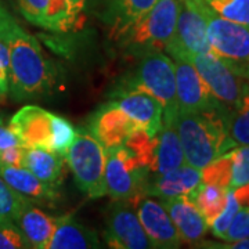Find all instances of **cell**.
<instances>
[{
  "label": "cell",
  "mask_w": 249,
  "mask_h": 249,
  "mask_svg": "<svg viewBox=\"0 0 249 249\" xmlns=\"http://www.w3.org/2000/svg\"><path fill=\"white\" fill-rule=\"evenodd\" d=\"M19 13L31 24L37 27H45L46 13L50 0H16Z\"/></svg>",
  "instance_id": "obj_33"
},
{
  "label": "cell",
  "mask_w": 249,
  "mask_h": 249,
  "mask_svg": "<svg viewBox=\"0 0 249 249\" xmlns=\"http://www.w3.org/2000/svg\"><path fill=\"white\" fill-rule=\"evenodd\" d=\"M234 196L237 198L240 206H249V183L238 188H234Z\"/></svg>",
  "instance_id": "obj_39"
},
{
  "label": "cell",
  "mask_w": 249,
  "mask_h": 249,
  "mask_svg": "<svg viewBox=\"0 0 249 249\" xmlns=\"http://www.w3.org/2000/svg\"><path fill=\"white\" fill-rule=\"evenodd\" d=\"M160 202L169 213L181 241L187 244H199L202 241L209 226L206 224L196 205L187 196L165 198L160 199Z\"/></svg>",
  "instance_id": "obj_17"
},
{
  "label": "cell",
  "mask_w": 249,
  "mask_h": 249,
  "mask_svg": "<svg viewBox=\"0 0 249 249\" xmlns=\"http://www.w3.org/2000/svg\"><path fill=\"white\" fill-rule=\"evenodd\" d=\"M133 208L132 202L115 199L108 206L104 231V240L108 247L116 249L154 248Z\"/></svg>",
  "instance_id": "obj_8"
},
{
  "label": "cell",
  "mask_w": 249,
  "mask_h": 249,
  "mask_svg": "<svg viewBox=\"0 0 249 249\" xmlns=\"http://www.w3.org/2000/svg\"><path fill=\"white\" fill-rule=\"evenodd\" d=\"M227 191L229 188H222V187L202 183L194 191V194L188 198L196 205V209L202 214V217L209 227L217 219V216L223 212L227 202Z\"/></svg>",
  "instance_id": "obj_25"
},
{
  "label": "cell",
  "mask_w": 249,
  "mask_h": 249,
  "mask_svg": "<svg viewBox=\"0 0 249 249\" xmlns=\"http://www.w3.org/2000/svg\"><path fill=\"white\" fill-rule=\"evenodd\" d=\"M124 89H142L152 94L163 107V119L175 118L178 114L175 62L162 52L142 54L137 70Z\"/></svg>",
  "instance_id": "obj_5"
},
{
  "label": "cell",
  "mask_w": 249,
  "mask_h": 249,
  "mask_svg": "<svg viewBox=\"0 0 249 249\" xmlns=\"http://www.w3.org/2000/svg\"><path fill=\"white\" fill-rule=\"evenodd\" d=\"M184 163L186 160L176 129V116L163 119L162 127L155 136V147L150 172L158 176L176 169Z\"/></svg>",
  "instance_id": "obj_18"
},
{
  "label": "cell",
  "mask_w": 249,
  "mask_h": 249,
  "mask_svg": "<svg viewBox=\"0 0 249 249\" xmlns=\"http://www.w3.org/2000/svg\"><path fill=\"white\" fill-rule=\"evenodd\" d=\"M22 168H27L54 190H58L64 180V158L57 152L43 148H25Z\"/></svg>",
  "instance_id": "obj_23"
},
{
  "label": "cell",
  "mask_w": 249,
  "mask_h": 249,
  "mask_svg": "<svg viewBox=\"0 0 249 249\" xmlns=\"http://www.w3.org/2000/svg\"><path fill=\"white\" fill-rule=\"evenodd\" d=\"M10 90L9 67L0 64V97H4Z\"/></svg>",
  "instance_id": "obj_38"
},
{
  "label": "cell",
  "mask_w": 249,
  "mask_h": 249,
  "mask_svg": "<svg viewBox=\"0 0 249 249\" xmlns=\"http://www.w3.org/2000/svg\"><path fill=\"white\" fill-rule=\"evenodd\" d=\"M227 106L205 111H178L176 129L187 165L202 169L234 148L229 136Z\"/></svg>",
  "instance_id": "obj_1"
},
{
  "label": "cell",
  "mask_w": 249,
  "mask_h": 249,
  "mask_svg": "<svg viewBox=\"0 0 249 249\" xmlns=\"http://www.w3.org/2000/svg\"><path fill=\"white\" fill-rule=\"evenodd\" d=\"M64 157L67 158L75 183L80 191L94 199L107 196V152L89 130H76L75 140Z\"/></svg>",
  "instance_id": "obj_3"
},
{
  "label": "cell",
  "mask_w": 249,
  "mask_h": 249,
  "mask_svg": "<svg viewBox=\"0 0 249 249\" xmlns=\"http://www.w3.org/2000/svg\"><path fill=\"white\" fill-rule=\"evenodd\" d=\"M31 248L18 226L11 220L0 219V249Z\"/></svg>",
  "instance_id": "obj_32"
},
{
  "label": "cell",
  "mask_w": 249,
  "mask_h": 249,
  "mask_svg": "<svg viewBox=\"0 0 249 249\" xmlns=\"http://www.w3.org/2000/svg\"><path fill=\"white\" fill-rule=\"evenodd\" d=\"M202 184V172L191 165H181L176 169L158 175L152 180H147L145 196H158L160 199L190 196Z\"/></svg>",
  "instance_id": "obj_16"
},
{
  "label": "cell",
  "mask_w": 249,
  "mask_h": 249,
  "mask_svg": "<svg viewBox=\"0 0 249 249\" xmlns=\"http://www.w3.org/2000/svg\"><path fill=\"white\" fill-rule=\"evenodd\" d=\"M206 3L178 0L176 39L190 54H213L206 35Z\"/></svg>",
  "instance_id": "obj_10"
},
{
  "label": "cell",
  "mask_w": 249,
  "mask_h": 249,
  "mask_svg": "<svg viewBox=\"0 0 249 249\" xmlns=\"http://www.w3.org/2000/svg\"><path fill=\"white\" fill-rule=\"evenodd\" d=\"M240 208V204H238L237 198L234 196V191H232L231 188H229L226 206H224L222 213L217 216V219L211 224V229H212V232H213L214 237H217L220 240L224 238V235H226V232L229 230V227L231 224L234 216L238 212Z\"/></svg>",
  "instance_id": "obj_31"
},
{
  "label": "cell",
  "mask_w": 249,
  "mask_h": 249,
  "mask_svg": "<svg viewBox=\"0 0 249 249\" xmlns=\"http://www.w3.org/2000/svg\"><path fill=\"white\" fill-rule=\"evenodd\" d=\"M178 0H157L124 36L126 45L136 52H162L176 36Z\"/></svg>",
  "instance_id": "obj_6"
},
{
  "label": "cell",
  "mask_w": 249,
  "mask_h": 249,
  "mask_svg": "<svg viewBox=\"0 0 249 249\" xmlns=\"http://www.w3.org/2000/svg\"><path fill=\"white\" fill-rule=\"evenodd\" d=\"M52 116L37 106H25L10 119L9 127L22 147L52 151Z\"/></svg>",
  "instance_id": "obj_12"
},
{
  "label": "cell",
  "mask_w": 249,
  "mask_h": 249,
  "mask_svg": "<svg viewBox=\"0 0 249 249\" xmlns=\"http://www.w3.org/2000/svg\"><path fill=\"white\" fill-rule=\"evenodd\" d=\"M0 64L4 65V67H9L10 65L9 46H7V43L3 39H0Z\"/></svg>",
  "instance_id": "obj_40"
},
{
  "label": "cell",
  "mask_w": 249,
  "mask_h": 249,
  "mask_svg": "<svg viewBox=\"0 0 249 249\" xmlns=\"http://www.w3.org/2000/svg\"><path fill=\"white\" fill-rule=\"evenodd\" d=\"M190 62L196 67L214 97L231 108L240 96L242 82L213 54H190Z\"/></svg>",
  "instance_id": "obj_11"
},
{
  "label": "cell",
  "mask_w": 249,
  "mask_h": 249,
  "mask_svg": "<svg viewBox=\"0 0 249 249\" xmlns=\"http://www.w3.org/2000/svg\"><path fill=\"white\" fill-rule=\"evenodd\" d=\"M134 206H137V216L154 248L175 249L180 247L181 238L178 229L160 201L144 196Z\"/></svg>",
  "instance_id": "obj_13"
},
{
  "label": "cell",
  "mask_w": 249,
  "mask_h": 249,
  "mask_svg": "<svg viewBox=\"0 0 249 249\" xmlns=\"http://www.w3.org/2000/svg\"><path fill=\"white\" fill-rule=\"evenodd\" d=\"M202 172V183L212 184V186L230 188L232 173V155L231 151L226 152L217 157L211 163H208Z\"/></svg>",
  "instance_id": "obj_26"
},
{
  "label": "cell",
  "mask_w": 249,
  "mask_h": 249,
  "mask_svg": "<svg viewBox=\"0 0 249 249\" xmlns=\"http://www.w3.org/2000/svg\"><path fill=\"white\" fill-rule=\"evenodd\" d=\"M0 178L11 188L27 196L29 201H37L45 205H52L58 201V190L45 184L27 168L0 165Z\"/></svg>",
  "instance_id": "obj_20"
},
{
  "label": "cell",
  "mask_w": 249,
  "mask_h": 249,
  "mask_svg": "<svg viewBox=\"0 0 249 249\" xmlns=\"http://www.w3.org/2000/svg\"><path fill=\"white\" fill-rule=\"evenodd\" d=\"M29 201L27 196L19 194L0 178V219L16 222L17 216L22 208L28 205Z\"/></svg>",
  "instance_id": "obj_28"
},
{
  "label": "cell",
  "mask_w": 249,
  "mask_h": 249,
  "mask_svg": "<svg viewBox=\"0 0 249 249\" xmlns=\"http://www.w3.org/2000/svg\"><path fill=\"white\" fill-rule=\"evenodd\" d=\"M134 124L157 136L163 124V107L148 91L142 89H121L112 100Z\"/></svg>",
  "instance_id": "obj_14"
},
{
  "label": "cell",
  "mask_w": 249,
  "mask_h": 249,
  "mask_svg": "<svg viewBox=\"0 0 249 249\" xmlns=\"http://www.w3.org/2000/svg\"><path fill=\"white\" fill-rule=\"evenodd\" d=\"M17 27L18 24L14 21V18L10 16L6 9H3L0 6V39H3L6 42V39L9 37L10 34Z\"/></svg>",
  "instance_id": "obj_35"
},
{
  "label": "cell",
  "mask_w": 249,
  "mask_h": 249,
  "mask_svg": "<svg viewBox=\"0 0 249 249\" xmlns=\"http://www.w3.org/2000/svg\"><path fill=\"white\" fill-rule=\"evenodd\" d=\"M55 222L57 219L46 214L43 211L34 206L32 202H29L22 208L14 223L22 231L31 248L49 249V244L55 229Z\"/></svg>",
  "instance_id": "obj_22"
},
{
  "label": "cell",
  "mask_w": 249,
  "mask_h": 249,
  "mask_svg": "<svg viewBox=\"0 0 249 249\" xmlns=\"http://www.w3.org/2000/svg\"><path fill=\"white\" fill-rule=\"evenodd\" d=\"M157 0H108L104 19L114 39H124L130 28L142 18Z\"/></svg>",
  "instance_id": "obj_19"
},
{
  "label": "cell",
  "mask_w": 249,
  "mask_h": 249,
  "mask_svg": "<svg viewBox=\"0 0 249 249\" xmlns=\"http://www.w3.org/2000/svg\"><path fill=\"white\" fill-rule=\"evenodd\" d=\"M13 145H21L18 142L17 136L10 129L9 126L0 124V150L13 147Z\"/></svg>",
  "instance_id": "obj_36"
},
{
  "label": "cell",
  "mask_w": 249,
  "mask_h": 249,
  "mask_svg": "<svg viewBox=\"0 0 249 249\" xmlns=\"http://www.w3.org/2000/svg\"><path fill=\"white\" fill-rule=\"evenodd\" d=\"M88 1L89 0H70L72 13L75 16V19H76V24H78L79 29L83 27V22H85V10H86V6H88Z\"/></svg>",
  "instance_id": "obj_37"
},
{
  "label": "cell",
  "mask_w": 249,
  "mask_h": 249,
  "mask_svg": "<svg viewBox=\"0 0 249 249\" xmlns=\"http://www.w3.org/2000/svg\"><path fill=\"white\" fill-rule=\"evenodd\" d=\"M217 16L249 27V0H204Z\"/></svg>",
  "instance_id": "obj_27"
},
{
  "label": "cell",
  "mask_w": 249,
  "mask_h": 249,
  "mask_svg": "<svg viewBox=\"0 0 249 249\" xmlns=\"http://www.w3.org/2000/svg\"><path fill=\"white\" fill-rule=\"evenodd\" d=\"M106 152L107 196L115 201H127L136 205L145 196L148 170L142 168L124 145Z\"/></svg>",
  "instance_id": "obj_7"
},
{
  "label": "cell",
  "mask_w": 249,
  "mask_h": 249,
  "mask_svg": "<svg viewBox=\"0 0 249 249\" xmlns=\"http://www.w3.org/2000/svg\"><path fill=\"white\" fill-rule=\"evenodd\" d=\"M232 173L230 188H238L249 183V145L231 148Z\"/></svg>",
  "instance_id": "obj_30"
},
{
  "label": "cell",
  "mask_w": 249,
  "mask_h": 249,
  "mask_svg": "<svg viewBox=\"0 0 249 249\" xmlns=\"http://www.w3.org/2000/svg\"><path fill=\"white\" fill-rule=\"evenodd\" d=\"M176 73V96L180 111H205L222 107L196 67L187 58H173Z\"/></svg>",
  "instance_id": "obj_9"
},
{
  "label": "cell",
  "mask_w": 249,
  "mask_h": 249,
  "mask_svg": "<svg viewBox=\"0 0 249 249\" xmlns=\"http://www.w3.org/2000/svg\"><path fill=\"white\" fill-rule=\"evenodd\" d=\"M205 16L206 35L213 55L234 75L249 79V27L220 17L209 7Z\"/></svg>",
  "instance_id": "obj_4"
},
{
  "label": "cell",
  "mask_w": 249,
  "mask_h": 249,
  "mask_svg": "<svg viewBox=\"0 0 249 249\" xmlns=\"http://www.w3.org/2000/svg\"><path fill=\"white\" fill-rule=\"evenodd\" d=\"M229 136L234 145H249V83L241 86L240 96L227 118Z\"/></svg>",
  "instance_id": "obj_24"
},
{
  "label": "cell",
  "mask_w": 249,
  "mask_h": 249,
  "mask_svg": "<svg viewBox=\"0 0 249 249\" xmlns=\"http://www.w3.org/2000/svg\"><path fill=\"white\" fill-rule=\"evenodd\" d=\"M76 130L71 122L58 115L52 116V151L65 155L75 140Z\"/></svg>",
  "instance_id": "obj_29"
},
{
  "label": "cell",
  "mask_w": 249,
  "mask_h": 249,
  "mask_svg": "<svg viewBox=\"0 0 249 249\" xmlns=\"http://www.w3.org/2000/svg\"><path fill=\"white\" fill-rule=\"evenodd\" d=\"M90 248H101V241L97 232L73 220L70 214L57 219L49 249Z\"/></svg>",
  "instance_id": "obj_21"
},
{
  "label": "cell",
  "mask_w": 249,
  "mask_h": 249,
  "mask_svg": "<svg viewBox=\"0 0 249 249\" xmlns=\"http://www.w3.org/2000/svg\"><path fill=\"white\" fill-rule=\"evenodd\" d=\"M244 238H249V206H241L238 209L223 241L234 242Z\"/></svg>",
  "instance_id": "obj_34"
},
{
  "label": "cell",
  "mask_w": 249,
  "mask_h": 249,
  "mask_svg": "<svg viewBox=\"0 0 249 249\" xmlns=\"http://www.w3.org/2000/svg\"><path fill=\"white\" fill-rule=\"evenodd\" d=\"M136 127L137 124L111 101L93 115L90 133L97 139L106 151H111L122 147Z\"/></svg>",
  "instance_id": "obj_15"
},
{
  "label": "cell",
  "mask_w": 249,
  "mask_h": 249,
  "mask_svg": "<svg viewBox=\"0 0 249 249\" xmlns=\"http://www.w3.org/2000/svg\"><path fill=\"white\" fill-rule=\"evenodd\" d=\"M9 46L10 90L17 101L39 97L53 89L55 71L42 46L18 25L6 39Z\"/></svg>",
  "instance_id": "obj_2"
}]
</instances>
